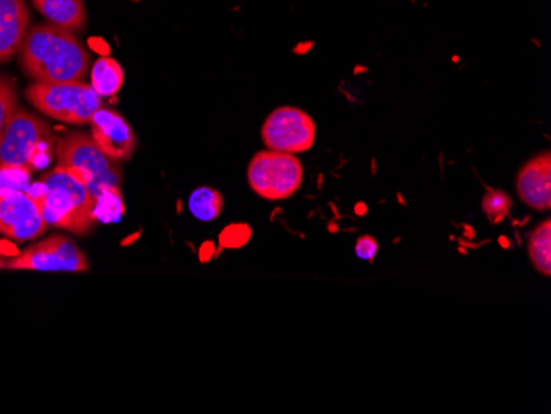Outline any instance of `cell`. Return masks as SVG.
I'll return each mask as SVG.
<instances>
[{
	"label": "cell",
	"mask_w": 551,
	"mask_h": 414,
	"mask_svg": "<svg viewBox=\"0 0 551 414\" xmlns=\"http://www.w3.org/2000/svg\"><path fill=\"white\" fill-rule=\"evenodd\" d=\"M17 55L22 70L38 83L83 81L90 70V52L80 38L50 22L30 27Z\"/></svg>",
	"instance_id": "obj_1"
},
{
	"label": "cell",
	"mask_w": 551,
	"mask_h": 414,
	"mask_svg": "<svg viewBox=\"0 0 551 414\" xmlns=\"http://www.w3.org/2000/svg\"><path fill=\"white\" fill-rule=\"evenodd\" d=\"M37 198L48 226L88 235L98 220V198L71 170L57 165L40 180Z\"/></svg>",
	"instance_id": "obj_2"
},
{
	"label": "cell",
	"mask_w": 551,
	"mask_h": 414,
	"mask_svg": "<svg viewBox=\"0 0 551 414\" xmlns=\"http://www.w3.org/2000/svg\"><path fill=\"white\" fill-rule=\"evenodd\" d=\"M58 165L71 170L90 192L104 200H121V167L106 156L91 134L68 132L55 147Z\"/></svg>",
	"instance_id": "obj_3"
},
{
	"label": "cell",
	"mask_w": 551,
	"mask_h": 414,
	"mask_svg": "<svg viewBox=\"0 0 551 414\" xmlns=\"http://www.w3.org/2000/svg\"><path fill=\"white\" fill-rule=\"evenodd\" d=\"M25 98L48 118L73 126L90 124L96 111L103 108V98L85 81H35L25 91Z\"/></svg>",
	"instance_id": "obj_4"
},
{
	"label": "cell",
	"mask_w": 551,
	"mask_h": 414,
	"mask_svg": "<svg viewBox=\"0 0 551 414\" xmlns=\"http://www.w3.org/2000/svg\"><path fill=\"white\" fill-rule=\"evenodd\" d=\"M304 167L296 154L261 151L248 165L251 190L268 202H281L301 189Z\"/></svg>",
	"instance_id": "obj_5"
},
{
	"label": "cell",
	"mask_w": 551,
	"mask_h": 414,
	"mask_svg": "<svg viewBox=\"0 0 551 414\" xmlns=\"http://www.w3.org/2000/svg\"><path fill=\"white\" fill-rule=\"evenodd\" d=\"M55 141L52 129L35 114L17 108L0 142V167L29 169L35 157Z\"/></svg>",
	"instance_id": "obj_6"
},
{
	"label": "cell",
	"mask_w": 551,
	"mask_h": 414,
	"mask_svg": "<svg viewBox=\"0 0 551 414\" xmlns=\"http://www.w3.org/2000/svg\"><path fill=\"white\" fill-rule=\"evenodd\" d=\"M4 269L85 273L90 269V261L76 246L75 241L66 236L55 235L29 246L20 255L7 259Z\"/></svg>",
	"instance_id": "obj_7"
},
{
	"label": "cell",
	"mask_w": 551,
	"mask_h": 414,
	"mask_svg": "<svg viewBox=\"0 0 551 414\" xmlns=\"http://www.w3.org/2000/svg\"><path fill=\"white\" fill-rule=\"evenodd\" d=\"M316 136L314 119L306 111L292 106L274 109L261 128V139L266 147L288 154L311 151Z\"/></svg>",
	"instance_id": "obj_8"
},
{
	"label": "cell",
	"mask_w": 551,
	"mask_h": 414,
	"mask_svg": "<svg viewBox=\"0 0 551 414\" xmlns=\"http://www.w3.org/2000/svg\"><path fill=\"white\" fill-rule=\"evenodd\" d=\"M37 198L24 190H0V233L24 243L47 231Z\"/></svg>",
	"instance_id": "obj_9"
},
{
	"label": "cell",
	"mask_w": 551,
	"mask_h": 414,
	"mask_svg": "<svg viewBox=\"0 0 551 414\" xmlns=\"http://www.w3.org/2000/svg\"><path fill=\"white\" fill-rule=\"evenodd\" d=\"M90 124L91 137L106 156L116 162L131 159L136 149V136L121 114L113 109L99 108Z\"/></svg>",
	"instance_id": "obj_10"
},
{
	"label": "cell",
	"mask_w": 551,
	"mask_h": 414,
	"mask_svg": "<svg viewBox=\"0 0 551 414\" xmlns=\"http://www.w3.org/2000/svg\"><path fill=\"white\" fill-rule=\"evenodd\" d=\"M517 192L527 207L548 212L551 207V156L543 152L523 165L517 175Z\"/></svg>",
	"instance_id": "obj_11"
},
{
	"label": "cell",
	"mask_w": 551,
	"mask_h": 414,
	"mask_svg": "<svg viewBox=\"0 0 551 414\" xmlns=\"http://www.w3.org/2000/svg\"><path fill=\"white\" fill-rule=\"evenodd\" d=\"M30 29V10L25 0H0V63L19 53Z\"/></svg>",
	"instance_id": "obj_12"
},
{
	"label": "cell",
	"mask_w": 551,
	"mask_h": 414,
	"mask_svg": "<svg viewBox=\"0 0 551 414\" xmlns=\"http://www.w3.org/2000/svg\"><path fill=\"white\" fill-rule=\"evenodd\" d=\"M32 4L50 24L70 32H81L86 27L85 0H32Z\"/></svg>",
	"instance_id": "obj_13"
},
{
	"label": "cell",
	"mask_w": 551,
	"mask_h": 414,
	"mask_svg": "<svg viewBox=\"0 0 551 414\" xmlns=\"http://www.w3.org/2000/svg\"><path fill=\"white\" fill-rule=\"evenodd\" d=\"M91 86L101 98H109L119 93L124 85V71L116 60L99 58L91 68Z\"/></svg>",
	"instance_id": "obj_14"
},
{
	"label": "cell",
	"mask_w": 551,
	"mask_h": 414,
	"mask_svg": "<svg viewBox=\"0 0 551 414\" xmlns=\"http://www.w3.org/2000/svg\"><path fill=\"white\" fill-rule=\"evenodd\" d=\"M528 256L538 273L550 278L551 274V222L545 220L530 233Z\"/></svg>",
	"instance_id": "obj_15"
},
{
	"label": "cell",
	"mask_w": 551,
	"mask_h": 414,
	"mask_svg": "<svg viewBox=\"0 0 551 414\" xmlns=\"http://www.w3.org/2000/svg\"><path fill=\"white\" fill-rule=\"evenodd\" d=\"M223 205H225V200H223L222 193L212 187H200L190 195V212L200 222L217 220L222 215Z\"/></svg>",
	"instance_id": "obj_16"
},
{
	"label": "cell",
	"mask_w": 551,
	"mask_h": 414,
	"mask_svg": "<svg viewBox=\"0 0 551 414\" xmlns=\"http://www.w3.org/2000/svg\"><path fill=\"white\" fill-rule=\"evenodd\" d=\"M514 200L504 190L489 189L482 198V212L486 213L487 220L492 225H499L509 217L510 208Z\"/></svg>",
	"instance_id": "obj_17"
},
{
	"label": "cell",
	"mask_w": 551,
	"mask_h": 414,
	"mask_svg": "<svg viewBox=\"0 0 551 414\" xmlns=\"http://www.w3.org/2000/svg\"><path fill=\"white\" fill-rule=\"evenodd\" d=\"M17 108V83L10 76H0V142Z\"/></svg>",
	"instance_id": "obj_18"
},
{
	"label": "cell",
	"mask_w": 551,
	"mask_h": 414,
	"mask_svg": "<svg viewBox=\"0 0 551 414\" xmlns=\"http://www.w3.org/2000/svg\"><path fill=\"white\" fill-rule=\"evenodd\" d=\"M378 253V241L370 235H363L355 243V255L363 261L372 263Z\"/></svg>",
	"instance_id": "obj_19"
},
{
	"label": "cell",
	"mask_w": 551,
	"mask_h": 414,
	"mask_svg": "<svg viewBox=\"0 0 551 414\" xmlns=\"http://www.w3.org/2000/svg\"><path fill=\"white\" fill-rule=\"evenodd\" d=\"M5 261H7V259L4 258V255H2V250H0V269L5 268Z\"/></svg>",
	"instance_id": "obj_20"
}]
</instances>
